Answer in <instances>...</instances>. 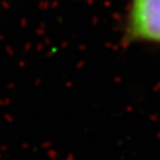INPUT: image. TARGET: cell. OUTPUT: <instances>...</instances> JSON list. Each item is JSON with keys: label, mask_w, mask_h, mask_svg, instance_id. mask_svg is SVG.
<instances>
[{"label": "cell", "mask_w": 160, "mask_h": 160, "mask_svg": "<svg viewBox=\"0 0 160 160\" xmlns=\"http://www.w3.org/2000/svg\"><path fill=\"white\" fill-rule=\"evenodd\" d=\"M128 31L133 39L160 43V0H133Z\"/></svg>", "instance_id": "1"}]
</instances>
